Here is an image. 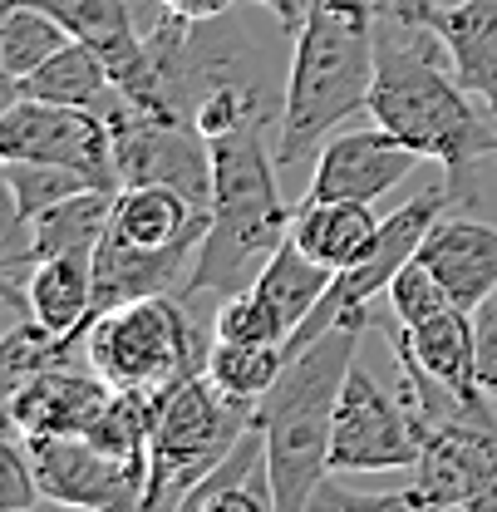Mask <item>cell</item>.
Returning a JSON list of instances; mask_svg holds the SVG:
<instances>
[{
  "label": "cell",
  "instance_id": "6da1fadb",
  "mask_svg": "<svg viewBox=\"0 0 497 512\" xmlns=\"http://www.w3.org/2000/svg\"><path fill=\"white\" fill-rule=\"evenodd\" d=\"M374 64L370 119L394 138L434 158L443 178H463L483 158H497V119L473 114V89L458 79L448 45L429 25H409L394 15H374Z\"/></svg>",
  "mask_w": 497,
  "mask_h": 512
},
{
  "label": "cell",
  "instance_id": "7a4b0ae2",
  "mask_svg": "<svg viewBox=\"0 0 497 512\" xmlns=\"http://www.w3.org/2000/svg\"><path fill=\"white\" fill-rule=\"evenodd\" d=\"M370 316L340 320L315 335L306 350L286 355L281 380L261 394L251 424L266 434V473L276 512H306L315 488L330 478V439H335V404L345 375L360 355V330Z\"/></svg>",
  "mask_w": 497,
  "mask_h": 512
},
{
  "label": "cell",
  "instance_id": "3957f363",
  "mask_svg": "<svg viewBox=\"0 0 497 512\" xmlns=\"http://www.w3.org/2000/svg\"><path fill=\"white\" fill-rule=\"evenodd\" d=\"M374 64V10L325 5L291 35V69L276 119V163L296 168L320 153V143L355 114H370Z\"/></svg>",
  "mask_w": 497,
  "mask_h": 512
},
{
  "label": "cell",
  "instance_id": "277c9868",
  "mask_svg": "<svg viewBox=\"0 0 497 512\" xmlns=\"http://www.w3.org/2000/svg\"><path fill=\"white\" fill-rule=\"evenodd\" d=\"M266 128L271 124H247L237 133L207 138L212 143V207H207V237L197 247L183 296L242 291L256 281L251 266H261L291 237L296 207H286V197L276 188V153L266 148Z\"/></svg>",
  "mask_w": 497,
  "mask_h": 512
},
{
  "label": "cell",
  "instance_id": "5b68a950",
  "mask_svg": "<svg viewBox=\"0 0 497 512\" xmlns=\"http://www.w3.org/2000/svg\"><path fill=\"white\" fill-rule=\"evenodd\" d=\"M251 429V404L222 394L207 370L153 394V439H148V493L143 512L183 508L187 493L232 453Z\"/></svg>",
  "mask_w": 497,
  "mask_h": 512
},
{
  "label": "cell",
  "instance_id": "8992f818",
  "mask_svg": "<svg viewBox=\"0 0 497 512\" xmlns=\"http://www.w3.org/2000/svg\"><path fill=\"white\" fill-rule=\"evenodd\" d=\"M207 350L212 345H202V335L183 311V296L173 291L124 301L94 316L84 330V365L109 389L158 394L192 370H207Z\"/></svg>",
  "mask_w": 497,
  "mask_h": 512
},
{
  "label": "cell",
  "instance_id": "52a82bcc",
  "mask_svg": "<svg viewBox=\"0 0 497 512\" xmlns=\"http://www.w3.org/2000/svg\"><path fill=\"white\" fill-rule=\"evenodd\" d=\"M114 128V163L119 183H168L192 202L212 207V143L187 114H148L119 89L99 104Z\"/></svg>",
  "mask_w": 497,
  "mask_h": 512
},
{
  "label": "cell",
  "instance_id": "ba28073f",
  "mask_svg": "<svg viewBox=\"0 0 497 512\" xmlns=\"http://www.w3.org/2000/svg\"><path fill=\"white\" fill-rule=\"evenodd\" d=\"M424 419L404 394H389L370 370L355 360L340 404H335V439H330V473H389V468H409L424 453Z\"/></svg>",
  "mask_w": 497,
  "mask_h": 512
},
{
  "label": "cell",
  "instance_id": "9c48e42d",
  "mask_svg": "<svg viewBox=\"0 0 497 512\" xmlns=\"http://www.w3.org/2000/svg\"><path fill=\"white\" fill-rule=\"evenodd\" d=\"M0 158H40L84 173L89 183L119 192V163H114V128L99 109L79 104H50V99H5L0 109Z\"/></svg>",
  "mask_w": 497,
  "mask_h": 512
},
{
  "label": "cell",
  "instance_id": "30bf717a",
  "mask_svg": "<svg viewBox=\"0 0 497 512\" xmlns=\"http://www.w3.org/2000/svg\"><path fill=\"white\" fill-rule=\"evenodd\" d=\"M20 444H25L30 463H35V483H40L45 503L84 508V512L143 508L148 468L99 448L89 434H30Z\"/></svg>",
  "mask_w": 497,
  "mask_h": 512
},
{
  "label": "cell",
  "instance_id": "8fae6325",
  "mask_svg": "<svg viewBox=\"0 0 497 512\" xmlns=\"http://www.w3.org/2000/svg\"><path fill=\"white\" fill-rule=\"evenodd\" d=\"M419 163H424V153L409 148L404 138H394L384 124L335 128V133L320 143V153H315V173H311L306 197L374 202V197L399 188Z\"/></svg>",
  "mask_w": 497,
  "mask_h": 512
},
{
  "label": "cell",
  "instance_id": "7c38bea8",
  "mask_svg": "<svg viewBox=\"0 0 497 512\" xmlns=\"http://www.w3.org/2000/svg\"><path fill=\"white\" fill-rule=\"evenodd\" d=\"M497 463V424H443L424 434L414 463V508H483Z\"/></svg>",
  "mask_w": 497,
  "mask_h": 512
},
{
  "label": "cell",
  "instance_id": "4fadbf2b",
  "mask_svg": "<svg viewBox=\"0 0 497 512\" xmlns=\"http://www.w3.org/2000/svg\"><path fill=\"white\" fill-rule=\"evenodd\" d=\"M109 384L94 370H69V365H50L25 384H15L5 394V429L15 439L30 434H84L94 424V414L104 409Z\"/></svg>",
  "mask_w": 497,
  "mask_h": 512
},
{
  "label": "cell",
  "instance_id": "5bb4252c",
  "mask_svg": "<svg viewBox=\"0 0 497 512\" xmlns=\"http://www.w3.org/2000/svg\"><path fill=\"white\" fill-rule=\"evenodd\" d=\"M414 261L434 271L443 281V291L463 311H478L497 291V227L483 222V217H468V212L448 207L429 227V237L419 242Z\"/></svg>",
  "mask_w": 497,
  "mask_h": 512
},
{
  "label": "cell",
  "instance_id": "9a60e30c",
  "mask_svg": "<svg viewBox=\"0 0 497 512\" xmlns=\"http://www.w3.org/2000/svg\"><path fill=\"white\" fill-rule=\"evenodd\" d=\"M379 227L384 222L370 212V202H350V197H301L291 217V237L301 242V252L330 271L365 261L379 247Z\"/></svg>",
  "mask_w": 497,
  "mask_h": 512
},
{
  "label": "cell",
  "instance_id": "2e32d148",
  "mask_svg": "<svg viewBox=\"0 0 497 512\" xmlns=\"http://www.w3.org/2000/svg\"><path fill=\"white\" fill-rule=\"evenodd\" d=\"M404 340H409V350L419 355V365L434 380L458 389L473 404H483L488 384H483V355H478V320H473V311L443 306L438 316L404 325Z\"/></svg>",
  "mask_w": 497,
  "mask_h": 512
},
{
  "label": "cell",
  "instance_id": "e0dca14e",
  "mask_svg": "<svg viewBox=\"0 0 497 512\" xmlns=\"http://www.w3.org/2000/svg\"><path fill=\"white\" fill-rule=\"evenodd\" d=\"M25 301H30V316L45 330L84 345V330L94 320V256L64 252L35 261L25 276Z\"/></svg>",
  "mask_w": 497,
  "mask_h": 512
},
{
  "label": "cell",
  "instance_id": "ac0fdd59",
  "mask_svg": "<svg viewBox=\"0 0 497 512\" xmlns=\"http://www.w3.org/2000/svg\"><path fill=\"white\" fill-rule=\"evenodd\" d=\"M434 30L448 45V60L458 69V79L497 119V0H453L438 15Z\"/></svg>",
  "mask_w": 497,
  "mask_h": 512
},
{
  "label": "cell",
  "instance_id": "d6986e66",
  "mask_svg": "<svg viewBox=\"0 0 497 512\" xmlns=\"http://www.w3.org/2000/svg\"><path fill=\"white\" fill-rule=\"evenodd\" d=\"M183 508L192 512H276L271 473H266V434L251 424L232 444V453L187 493Z\"/></svg>",
  "mask_w": 497,
  "mask_h": 512
},
{
  "label": "cell",
  "instance_id": "ffe728a7",
  "mask_svg": "<svg viewBox=\"0 0 497 512\" xmlns=\"http://www.w3.org/2000/svg\"><path fill=\"white\" fill-rule=\"evenodd\" d=\"M114 89V74L104 55L89 40H69L60 55L30 69L25 79H5V99L25 94V99H50V104H79V109H99Z\"/></svg>",
  "mask_w": 497,
  "mask_h": 512
},
{
  "label": "cell",
  "instance_id": "44dd1931",
  "mask_svg": "<svg viewBox=\"0 0 497 512\" xmlns=\"http://www.w3.org/2000/svg\"><path fill=\"white\" fill-rule=\"evenodd\" d=\"M330 281H335V271H330V266H320L315 256L301 252V242H296V237H286L276 252L261 261V271H256V281H251V286L271 301V311H276V316L296 330V325L320 306V296L330 291Z\"/></svg>",
  "mask_w": 497,
  "mask_h": 512
},
{
  "label": "cell",
  "instance_id": "7402d4cb",
  "mask_svg": "<svg viewBox=\"0 0 497 512\" xmlns=\"http://www.w3.org/2000/svg\"><path fill=\"white\" fill-rule=\"evenodd\" d=\"M69 40H74V30L55 10L30 5V0L5 5V15H0V69H5V79H25L50 55H60Z\"/></svg>",
  "mask_w": 497,
  "mask_h": 512
},
{
  "label": "cell",
  "instance_id": "603a6c76",
  "mask_svg": "<svg viewBox=\"0 0 497 512\" xmlns=\"http://www.w3.org/2000/svg\"><path fill=\"white\" fill-rule=\"evenodd\" d=\"M0 183H5V202L15 217H40L45 207H55L64 197H79V192L99 188L89 183L84 173L60 168V163H40V158H0ZM109 192V188H104Z\"/></svg>",
  "mask_w": 497,
  "mask_h": 512
},
{
  "label": "cell",
  "instance_id": "cb8c5ba5",
  "mask_svg": "<svg viewBox=\"0 0 497 512\" xmlns=\"http://www.w3.org/2000/svg\"><path fill=\"white\" fill-rule=\"evenodd\" d=\"M286 370V345H227V340H212L207 350V375L222 394L242 399V404H261V394L281 380Z\"/></svg>",
  "mask_w": 497,
  "mask_h": 512
},
{
  "label": "cell",
  "instance_id": "d4e9b609",
  "mask_svg": "<svg viewBox=\"0 0 497 512\" xmlns=\"http://www.w3.org/2000/svg\"><path fill=\"white\" fill-rule=\"evenodd\" d=\"M89 439L128 463L148 468V439H153V394L148 389H109L104 409L84 429Z\"/></svg>",
  "mask_w": 497,
  "mask_h": 512
},
{
  "label": "cell",
  "instance_id": "484cf974",
  "mask_svg": "<svg viewBox=\"0 0 497 512\" xmlns=\"http://www.w3.org/2000/svg\"><path fill=\"white\" fill-rule=\"evenodd\" d=\"M74 350H79V340L45 330L35 316H20L10 325L5 345H0V384H5V394H10L15 384H25L30 375L50 370V365H69Z\"/></svg>",
  "mask_w": 497,
  "mask_h": 512
},
{
  "label": "cell",
  "instance_id": "4316f807",
  "mask_svg": "<svg viewBox=\"0 0 497 512\" xmlns=\"http://www.w3.org/2000/svg\"><path fill=\"white\" fill-rule=\"evenodd\" d=\"M212 340H227V345H286L291 325L271 311V301L256 286H242V291L222 296V306L212 316Z\"/></svg>",
  "mask_w": 497,
  "mask_h": 512
},
{
  "label": "cell",
  "instance_id": "83f0119b",
  "mask_svg": "<svg viewBox=\"0 0 497 512\" xmlns=\"http://www.w3.org/2000/svg\"><path fill=\"white\" fill-rule=\"evenodd\" d=\"M389 311H394V320L399 325H419V320L438 316L443 306H458L448 291H443V281H438L429 266H419V261H409L394 281H389Z\"/></svg>",
  "mask_w": 497,
  "mask_h": 512
},
{
  "label": "cell",
  "instance_id": "f1b7e54d",
  "mask_svg": "<svg viewBox=\"0 0 497 512\" xmlns=\"http://www.w3.org/2000/svg\"><path fill=\"white\" fill-rule=\"evenodd\" d=\"M45 493H40V483H35V463H30V453L25 444L10 434L5 444H0V512H25L35 508Z\"/></svg>",
  "mask_w": 497,
  "mask_h": 512
},
{
  "label": "cell",
  "instance_id": "f546056e",
  "mask_svg": "<svg viewBox=\"0 0 497 512\" xmlns=\"http://www.w3.org/2000/svg\"><path fill=\"white\" fill-rule=\"evenodd\" d=\"M325 5H345V10H374V15H379V5H384V0H286V10H281V30H286V35H296V30H301V20H306L311 10H325Z\"/></svg>",
  "mask_w": 497,
  "mask_h": 512
},
{
  "label": "cell",
  "instance_id": "4dcf8cb0",
  "mask_svg": "<svg viewBox=\"0 0 497 512\" xmlns=\"http://www.w3.org/2000/svg\"><path fill=\"white\" fill-rule=\"evenodd\" d=\"M453 0H384L379 15H394V20H409V25H429L434 30L438 15L448 10Z\"/></svg>",
  "mask_w": 497,
  "mask_h": 512
},
{
  "label": "cell",
  "instance_id": "1f68e13d",
  "mask_svg": "<svg viewBox=\"0 0 497 512\" xmlns=\"http://www.w3.org/2000/svg\"><path fill=\"white\" fill-rule=\"evenodd\" d=\"M173 15H183V20H222L237 0H163Z\"/></svg>",
  "mask_w": 497,
  "mask_h": 512
},
{
  "label": "cell",
  "instance_id": "d6a6232c",
  "mask_svg": "<svg viewBox=\"0 0 497 512\" xmlns=\"http://www.w3.org/2000/svg\"><path fill=\"white\" fill-rule=\"evenodd\" d=\"M483 384H488V394H497V355L483 365Z\"/></svg>",
  "mask_w": 497,
  "mask_h": 512
},
{
  "label": "cell",
  "instance_id": "836d02e7",
  "mask_svg": "<svg viewBox=\"0 0 497 512\" xmlns=\"http://www.w3.org/2000/svg\"><path fill=\"white\" fill-rule=\"evenodd\" d=\"M256 5H266V10L276 15V20H281V10H286V0H256Z\"/></svg>",
  "mask_w": 497,
  "mask_h": 512
}]
</instances>
